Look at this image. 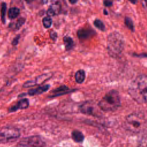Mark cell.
Returning <instances> with one entry per match:
<instances>
[{"label":"cell","mask_w":147,"mask_h":147,"mask_svg":"<svg viewBox=\"0 0 147 147\" xmlns=\"http://www.w3.org/2000/svg\"><path fill=\"white\" fill-rule=\"evenodd\" d=\"M128 92L139 103H147V75L138 76L130 83Z\"/></svg>","instance_id":"1"},{"label":"cell","mask_w":147,"mask_h":147,"mask_svg":"<svg viewBox=\"0 0 147 147\" xmlns=\"http://www.w3.org/2000/svg\"><path fill=\"white\" fill-rule=\"evenodd\" d=\"M124 125L126 130L132 133L137 134L144 130L147 121L144 114L140 112H134L126 117Z\"/></svg>","instance_id":"2"},{"label":"cell","mask_w":147,"mask_h":147,"mask_svg":"<svg viewBox=\"0 0 147 147\" xmlns=\"http://www.w3.org/2000/svg\"><path fill=\"white\" fill-rule=\"evenodd\" d=\"M125 41L123 36L118 32H113L107 36V49L112 57H117L124 49Z\"/></svg>","instance_id":"3"},{"label":"cell","mask_w":147,"mask_h":147,"mask_svg":"<svg viewBox=\"0 0 147 147\" xmlns=\"http://www.w3.org/2000/svg\"><path fill=\"white\" fill-rule=\"evenodd\" d=\"M121 98L118 92L111 90L107 92L98 103L99 108L104 111H112L117 110L121 106Z\"/></svg>","instance_id":"4"},{"label":"cell","mask_w":147,"mask_h":147,"mask_svg":"<svg viewBox=\"0 0 147 147\" xmlns=\"http://www.w3.org/2000/svg\"><path fill=\"white\" fill-rule=\"evenodd\" d=\"M20 130L13 126H3L0 128V142H7L19 138Z\"/></svg>","instance_id":"5"},{"label":"cell","mask_w":147,"mask_h":147,"mask_svg":"<svg viewBox=\"0 0 147 147\" xmlns=\"http://www.w3.org/2000/svg\"><path fill=\"white\" fill-rule=\"evenodd\" d=\"M18 144L25 145L28 147H44L45 146L44 141L40 136L37 135L25 137L22 139Z\"/></svg>","instance_id":"6"},{"label":"cell","mask_w":147,"mask_h":147,"mask_svg":"<svg viewBox=\"0 0 147 147\" xmlns=\"http://www.w3.org/2000/svg\"><path fill=\"white\" fill-rule=\"evenodd\" d=\"M79 109L81 113L86 115L94 116L98 115V108L94 103L90 101L84 102L80 105Z\"/></svg>","instance_id":"7"},{"label":"cell","mask_w":147,"mask_h":147,"mask_svg":"<svg viewBox=\"0 0 147 147\" xmlns=\"http://www.w3.org/2000/svg\"><path fill=\"white\" fill-rule=\"evenodd\" d=\"M29 106V101L27 98H22L18 101L16 104L9 107L8 109L9 113L15 112L18 110H23L28 108Z\"/></svg>","instance_id":"8"},{"label":"cell","mask_w":147,"mask_h":147,"mask_svg":"<svg viewBox=\"0 0 147 147\" xmlns=\"http://www.w3.org/2000/svg\"><path fill=\"white\" fill-rule=\"evenodd\" d=\"M95 34V31L91 29L82 28L77 32V36L80 40H86L91 38Z\"/></svg>","instance_id":"9"},{"label":"cell","mask_w":147,"mask_h":147,"mask_svg":"<svg viewBox=\"0 0 147 147\" xmlns=\"http://www.w3.org/2000/svg\"><path fill=\"white\" fill-rule=\"evenodd\" d=\"M72 91V90L69 89L66 86L63 85V86H61L54 89L53 90H52L51 91L52 95L49 96V98L57 97V96H61V95L69 93Z\"/></svg>","instance_id":"10"},{"label":"cell","mask_w":147,"mask_h":147,"mask_svg":"<svg viewBox=\"0 0 147 147\" xmlns=\"http://www.w3.org/2000/svg\"><path fill=\"white\" fill-rule=\"evenodd\" d=\"M50 87L49 84H45L41 86H39L36 88L30 89L28 91V94L30 96H34L36 95H39L47 91Z\"/></svg>","instance_id":"11"},{"label":"cell","mask_w":147,"mask_h":147,"mask_svg":"<svg viewBox=\"0 0 147 147\" xmlns=\"http://www.w3.org/2000/svg\"><path fill=\"white\" fill-rule=\"evenodd\" d=\"M51 77H52L51 73H45L36 77V79L34 80V81L36 83V85H40V84H42L47 80H48L49 79H50Z\"/></svg>","instance_id":"12"},{"label":"cell","mask_w":147,"mask_h":147,"mask_svg":"<svg viewBox=\"0 0 147 147\" xmlns=\"http://www.w3.org/2000/svg\"><path fill=\"white\" fill-rule=\"evenodd\" d=\"M71 137L72 140L78 143L82 142L84 139L83 134L79 130H74L71 133Z\"/></svg>","instance_id":"13"},{"label":"cell","mask_w":147,"mask_h":147,"mask_svg":"<svg viewBox=\"0 0 147 147\" xmlns=\"http://www.w3.org/2000/svg\"><path fill=\"white\" fill-rule=\"evenodd\" d=\"M85 77L86 74L83 69H79L75 73V78L78 83H82L85 79Z\"/></svg>","instance_id":"14"},{"label":"cell","mask_w":147,"mask_h":147,"mask_svg":"<svg viewBox=\"0 0 147 147\" xmlns=\"http://www.w3.org/2000/svg\"><path fill=\"white\" fill-rule=\"evenodd\" d=\"M20 10L18 7H11L8 10V17L11 20H13L17 17V16L20 14Z\"/></svg>","instance_id":"15"},{"label":"cell","mask_w":147,"mask_h":147,"mask_svg":"<svg viewBox=\"0 0 147 147\" xmlns=\"http://www.w3.org/2000/svg\"><path fill=\"white\" fill-rule=\"evenodd\" d=\"M63 42L65 45V48L66 51H69L72 49L74 43L72 38L68 36H65L63 38Z\"/></svg>","instance_id":"16"},{"label":"cell","mask_w":147,"mask_h":147,"mask_svg":"<svg viewBox=\"0 0 147 147\" xmlns=\"http://www.w3.org/2000/svg\"><path fill=\"white\" fill-rule=\"evenodd\" d=\"M6 11V3L3 2L1 4V18L3 24H5Z\"/></svg>","instance_id":"17"},{"label":"cell","mask_w":147,"mask_h":147,"mask_svg":"<svg viewBox=\"0 0 147 147\" xmlns=\"http://www.w3.org/2000/svg\"><path fill=\"white\" fill-rule=\"evenodd\" d=\"M125 24L126 26L131 31L134 32V26L133 22L132 20L128 17H126L125 18Z\"/></svg>","instance_id":"18"},{"label":"cell","mask_w":147,"mask_h":147,"mask_svg":"<svg viewBox=\"0 0 147 147\" xmlns=\"http://www.w3.org/2000/svg\"><path fill=\"white\" fill-rule=\"evenodd\" d=\"M94 26L99 29L101 31H105V26L103 22L99 19H96L94 21Z\"/></svg>","instance_id":"19"},{"label":"cell","mask_w":147,"mask_h":147,"mask_svg":"<svg viewBox=\"0 0 147 147\" xmlns=\"http://www.w3.org/2000/svg\"><path fill=\"white\" fill-rule=\"evenodd\" d=\"M25 21H26V19L25 18H23V17L20 18L14 24V27L13 28V29H15L16 30H18L24 24V23L25 22Z\"/></svg>","instance_id":"20"},{"label":"cell","mask_w":147,"mask_h":147,"mask_svg":"<svg viewBox=\"0 0 147 147\" xmlns=\"http://www.w3.org/2000/svg\"><path fill=\"white\" fill-rule=\"evenodd\" d=\"M42 24L45 28H49L52 24V20L49 17H45L42 19Z\"/></svg>","instance_id":"21"},{"label":"cell","mask_w":147,"mask_h":147,"mask_svg":"<svg viewBox=\"0 0 147 147\" xmlns=\"http://www.w3.org/2000/svg\"><path fill=\"white\" fill-rule=\"evenodd\" d=\"M50 8H51L55 12V14H57L59 13L61 9V6L59 2H55L52 3V5L50 6Z\"/></svg>","instance_id":"22"},{"label":"cell","mask_w":147,"mask_h":147,"mask_svg":"<svg viewBox=\"0 0 147 147\" xmlns=\"http://www.w3.org/2000/svg\"><path fill=\"white\" fill-rule=\"evenodd\" d=\"M36 83L34 81V80H28L26 82H25L24 84H23V87L24 88H28V87H32L33 86H35Z\"/></svg>","instance_id":"23"},{"label":"cell","mask_w":147,"mask_h":147,"mask_svg":"<svg viewBox=\"0 0 147 147\" xmlns=\"http://www.w3.org/2000/svg\"><path fill=\"white\" fill-rule=\"evenodd\" d=\"M20 35L18 34L15 38H14V39L13 40V41L11 42L12 45H17L18 44V41L20 40Z\"/></svg>","instance_id":"24"},{"label":"cell","mask_w":147,"mask_h":147,"mask_svg":"<svg viewBox=\"0 0 147 147\" xmlns=\"http://www.w3.org/2000/svg\"><path fill=\"white\" fill-rule=\"evenodd\" d=\"M47 14L48 17H52V16H54L55 15H56L55 13V12H54V11H53L51 8H50V7L47 10Z\"/></svg>","instance_id":"25"},{"label":"cell","mask_w":147,"mask_h":147,"mask_svg":"<svg viewBox=\"0 0 147 147\" xmlns=\"http://www.w3.org/2000/svg\"><path fill=\"white\" fill-rule=\"evenodd\" d=\"M57 37V33L53 30H52L50 32V37L53 40H55L56 39Z\"/></svg>","instance_id":"26"},{"label":"cell","mask_w":147,"mask_h":147,"mask_svg":"<svg viewBox=\"0 0 147 147\" xmlns=\"http://www.w3.org/2000/svg\"><path fill=\"white\" fill-rule=\"evenodd\" d=\"M103 4L105 6L110 7L113 5V1L111 0H104Z\"/></svg>","instance_id":"27"},{"label":"cell","mask_w":147,"mask_h":147,"mask_svg":"<svg viewBox=\"0 0 147 147\" xmlns=\"http://www.w3.org/2000/svg\"><path fill=\"white\" fill-rule=\"evenodd\" d=\"M69 2L71 3V4H75L77 2L78 0H68Z\"/></svg>","instance_id":"28"},{"label":"cell","mask_w":147,"mask_h":147,"mask_svg":"<svg viewBox=\"0 0 147 147\" xmlns=\"http://www.w3.org/2000/svg\"><path fill=\"white\" fill-rule=\"evenodd\" d=\"M129 1L133 4H136L138 2V0H129Z\"/></svg>","instance_id":"29"},{"label":"cell","mask_w":147,"mask_h":147,"mask_svg":"<svg viewBox=\"0 0 147 147\" xmlns=\"http://www.w3.org/2000/svg\"><path fill=\"white\" fill-rule=\"evenodd\" d=\"M13 147H28L27 146H25V145H19L18 144V145L16 146H13Z\"/></svg>","instance_id":"30"},{"label":"cell","mask_w":147,"mask_h":147,"mask_svg":"<svg viewBox=\"0 0 147 147\" xmlns=\"http://www.w3.org/2000/svg\"><path fill=\"white\" fill-rule=\"evenodd\" d=\"M103 13H104V14H105V15H107V14H108V12L107 11V10H106V9H104V10H103Z\"/></svg>","instance_id":"31"},{"label":"cell","mask_w":147,"mask_h":147,"mask_svg":"<svg viewBox=\"0 0 147 147\" xmlns=\"http://www.w3.org/2000/svg\"><path fill=\"white\" fill-rule=\"evenodd\" d=\"M34 0H25V1L26 2H28V3H30V2H33Z\"/></svg>","instance_id":"32"},{"label":"cell","mask_w":147,"mask_h":147,"mask_svg":"<svg viewBox=\"0 0 147 147\" xmlns=\"http://www.w3.org/2000/svg\"><path fill=\"white\" fill-rule=\"evenodd\" d=\"M146 40H147V36H146Z\"/></svg>","instance_id":"33"}]
</instances>
